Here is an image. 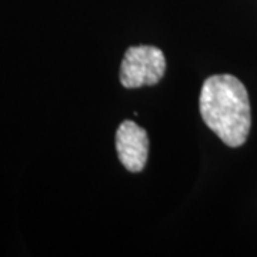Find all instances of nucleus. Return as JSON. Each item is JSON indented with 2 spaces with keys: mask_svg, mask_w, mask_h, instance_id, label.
Returning <instances> with one entry per match:
<instances>
[{
  "mask_svg": "<svg viewBox=\"0 0 257 257\" xmlns=\"http://www.w3.org/2000/svg\"><path fill=\"white\" fill-rule=\"evenodd\" d=\"M200 114L207 127L230 147L241 146L251 126L250 101L244 84L231 74L210 76L200 92Z\"/></svg>",
  "mask_w": 257,
  "mask_h": 257,
  "instance_id": "1",
  "label": "nucleus"
},
{
  "mask_svg": "<svg viewBox=\"0 0 257 257\" xmlns=\"http://www.w3.org/2000/svg\"><path fill=\"white\" fill-rule=\"evenodd\" d=\"M166 59L155 46L128 47L120 66V83L127 89L155 86L163 79Z\"/></svg>",
  "mask_w": 257,
  "mask_h": 257,
  "instance_id": "2",
  "label": "nucleus"
},
{
  "mask_svg": "<svg viewBox=\"0 0 257 257\" xmlns=\"http://www.w3.org/2000/svg\"><path fill=\"white\" fill-rule=\"evenodd\" d=\"M116 149L120 162L128 172H142L149 156L147 132L135 121L124 120L116 132Z\"/></svg>",
  "mask_w": 257,
  "mask_h": 257,
  "instance_id": "3",
  "label": "nucleus"
}]
</instances>
